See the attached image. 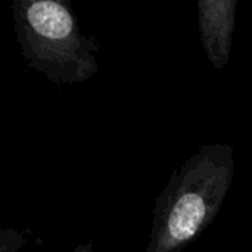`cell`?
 I'll use <instances>...</instances> for the list:
<instances>
[{"label":"cell","instance_id":"cell-4","mask_svg":"<svg viewBox=\"0 0 252 252\" xmlns=\"http://www.w3.org/2000/svg\"><path fill=\"white\" fill-rule=\"evenodd\" d=\"M25 244V236L13 229L0 232V252H16Z\"/></svg>","mask_w":252,"mask_h":252},{"label":"cell","instance_id":"cell-3","mask_svg":"<svg viewBox=\"0 0 252 252\" xmlns=\"http://www.w3.org/2000/svg\"><path fill=\"white\" fill-rule=\"evenodd\" d=\"M198 25L207 59L223 69L232 53L236 30L238 0H198Z\"/></svg>","mask_w":252,"mask_h":252},{"label":"cell","instance_id":"cell-1","mask_svg":"<svg viewBox=\"0 0 252 252\" xmlns=\"http://www.w3.org/2000/svg\"><path fill=\"white\" fill-rule=\"evenodd\" d=\"M235 151L201 146L171 174L155 199L146 252H185L216 220L235 177Z\"/></svg>","mask_w":252,"mask_h":252},{"label":"cell","instance_id":"cell-5","mask_svg":"<svg viewBox=\"0 0 252 252\" xmlns=\"http://www.w3.org/2000/svg\"><path fill=\"white\" fill-rule=\"evenodd\" d=\"M72 252H94V248L92 242H84V244H80Z\"/></svg>","mask_w":252,"mask_h":252},{"label":"cell","instance_id":"cell-2","mask_svg":"<svg viewBox=\"0 0 252 252\" xmlns=\"http://www.w3.org/2000/svg\"><path fill=\"white\" fill-rule=\"evenodd\" d=\"M12 18L24 61L55 84L90 80L99 41L84 34L65 0H13Z\"/></svg>","mask_w":252,"mask_h":252}]
</instances>
